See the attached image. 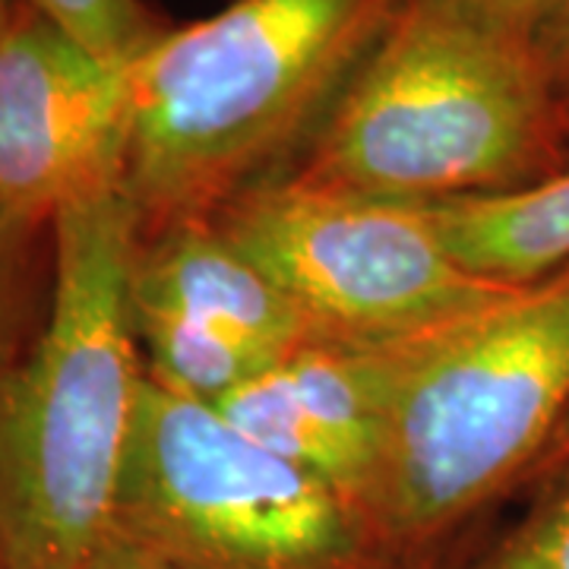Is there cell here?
<instances>
[{
    "label": "cell",
    "mask_w": 569,
    "mask_h": 569,
    "mask_svg": "<svg viewBox=\"0 0 569 569\" xmlns=\"http://www.w3.org/2000/svg\"><path fill=\"white\" fill-rule=\"evenodd\" d=\"M0 569H10V563L3 560V553H0Z\"/></svg>",
    "instance_id": "obj_22"
},
{
    "label": "cell",
    "mask_w": 569,
    "mask_h": 569,
    "mask_svg": "<svg viewBox=\"0 0 569 569\" xmlns=\"http://www.w3.org/2000/svg\"><path fill=\"white\" fill-rule=\"evenodd\" d=\"M459 541H462V538H459ZM459 541L449 545V548L437 550V553H427L421 560H415L408 569H459L462 567V560L468 557V550L459 548Z\"/></svg>",
    "instance_id": "obj_19"
},
{
    "label": "cell",
    "mask_w": 569,
    "mask_h": 569,
    "mask_svg": "<svg viewBox=\"0 0 569 569\" xmlns=\"http://www.w3.org/2000/svg\"><path fill=\"white\" fill-rule=\"evenodd\" d=\"M459 569H569V471L538 490L529 512Z\"/></svg>",
    "instance_id": "obj_14"
},
{
    "label": "cell",
    "mask_w": 569,
    "mask_h": 569,
    "mask_svg": "<svg viewBox=\"0 0 569 569\" xmlns=\"http://www.w3.org/2000/svg\"><path fill=\"white\" fill-rule=\"evenodd\" d=\"M77 569H178L171 567L168 560L156 557L152 550L140 548L133 541H127L121 535L111 531V538L104 541L102 548L96 550L86 563H80Z\"/></svg>",
    "instance_id": "obj_16"
},
{
    "label": "cell",
    "mask_w": 569,
    "mask_h": 569,
    "mask_svg": "<svg viewBox=\"0 0 569 569\" xmlns=\"http://www.w3.org/2000/svg\"><path fill=\"white\" fill-rule=\"evenodd\" d=\"M54 272L51 224L0 206V370L17 365L48 317Z\"/></svg>",
    "instance_id": "obj_12"
},
{
    "label": "cell",
    "mask_w": 569,
    "mask_h": 569,
    "mask_svg": "<svg viewBox=\"0 0 569 569\" xmlns=\"http://www.w3.org/2000/svg\"><path fill=\"white\" fill-rule=\"evenodd\" d=\"M123 159L127 63L22 0L0 39V206L54 224L70 203L121 190Z\"/></svg>",
    "instance_id": "obj_7"
},
{
    "label": "cell",
    "mask_w": 569,
    "mask_h": 569,
    "mask_svg": "<svg viewBox=\"0 0 569 569\" xmlns=\"http://www.w3.org/2000/svg\"><path fill=\"white\" fill-rule=\"evenodd\" d=\"M471 10L485 13L488 20L507 26L512 32H522L535 39V29L545 17L550 0H462Z\"/></svg>",
    "instance_id": "obj_17"
},
{
    "label": "cell",
    "mask_w": 569,
    "mask_h": 569,
    "mask_svg": "<svg viewBox=\"0 0 569 569\" xmlns=\"http://www.w3.org/2000/svg\"><path fill=\"white\" fill-rule=\"evenodd\" d=\"M130 313L146 373L183 399L219 406L224 396L272 367L257 351L209 326L133 305Z\"/></svg>",
    "instance_id": "obj_11"
},
{
    "label": "cell",
    "mask_w": 569,
    "mask_h": 569,
    "mask_svg": "<svg viewBox=\"0 0 569 569\" xmlns=\"http://www.w3.org/2000/svg\"><path fill=\"white\" fill-rule=\"evenodd\" d=\"M212 222L295 301L317 339L402 346L516 288L471 276L427 203L279 178L247 190Z\"/></svg>",
    "instance_id": "obj_6"
},
{
    "label": "cell",
    "mask_w": 569,
    "mask_h": 569,
    "mask_svg": "<svg viewBox=\"0 0 569 569\" xmlns=\"http://www.w3.org/2000/svg\"><path fill=\"white\" fill-rule=\"evenodd\" d=\"M560 118H563V133L569 140V86L560 92Z\"/></svg>",
    "instance_id": "obj_21"
},
{
    "label": "cell",
    "mask_w": 569,
    "mask_h": 569,
    "mask_svg": "<svg viewBox=\"0 0 569 569\" xmlns=\"http://www.w3.org/2000/svg\"><path fill=\"white\" fill-rule=\"evenodd\" d=\"M569 411V263L402 348L367 516L399 563L526 488Z\"/></svg>",
    "instance_id": "obj_4"
},
{
    "label": "cell",
    "mask_w": 569,
    "mask_h": 569,
    "mask_svg": "<svg viewBox=\"0 0 569 569\" xmlns=\"http://www.w3.org/2000/svg\"><path fill=\"white\" fill-rule=\"evenodd\" d=\"M130 305L224 332L266 365H279L317 339L295 301L212 219L137 231Z\"/></svg>",
    "instance_id": "obj_9"
},
{
    "label": "cell",
    "mask_w": 569,
    "mask_h": 569,
    "mask_svg": "<svg viewBox=\"0 0 569 569\" xmlns=\"http://www.w3.org/2000/svg\"><path fill=\"white\" fill-rule=\"evenodd\" d=\"M402 0H231L127 63L137 231L216 219L288 178Z\"/></svg>",
    "instance_id": "obj_1"
},
{
    "label": "cell",
    "mask_w": 569,
    "mask_h": 569,
    "mask_svg": "<svg viewBox=\"0 0 569 569\" xmlns=\"http://www.w3.org/2000/svg\"><path fill=\"white\" fill-rule=\"evenodd\" d=\"M51 234L44 326L0 370V553L10 569H77L111 538L146 377L130 313L137 216L123 190L70 203Z\"/></svg>",
    "instance_id": "obj_3"
},
{
    "label": "cell",
    "mask_w": 569,
    "mask_h": 569,
    "mask_svg": "<svg viewBox=\"0 0 569 569\" xmlns=\"http://www.w3.org/2000/svg\"><path fill=\"white\" fill-rule=\"evenodd\" d=\"M67 29L92 54L130 63L168 29L146 0H26Z\"/></svg>",
    "instance_id": "obj_13"
},
{
    "label": "cell",
    "mask_w": 569,
    "mask_h": 569,
    "mask_svg": "<svg viewBox=\"0 0 569 569\" xmlns=\"http://www.w3.org/2000/svg\"><path fill=\"white\" fill-rule=\"evenodd\" d=\"M427 209L449 253L471 276L529 284L569 263V164L538 187Z\"/></svg>",
    "instance_id": "obj_10"
},
{
    "label": "cell",
    "mask_w": 569,
    "mask_h": 569,
    "mask_svg": "<svg viewBox=\"0 0 569 569\" xmlns=\"http://www.w3.org/2000/svg\"><path fill=\"white\" fill-rule=\"evenodd\" d=\"M569 164L535 39L462 0H402L288 178L399 203L500 197Z\"/></svg>",
    "instance_id": "obj_2"
},
{
    "label": "cell",
    "mask_w": 569,
    "mask_h": 569,
    "mask_svg": "<svg viewBox=\"0 0 569 569\" xmlns=\"http://www.w3.org/2000/svg\"><path fill=\"white\" fill-rule=\"evenodd\" d=\"M567 471H569V411L563 415L560 427L553 430L548 449L541 452V459H538L535 468H531L526 488H538V490L548 488L550 481H557V478H560V475H567Z\"/></svg>",
    "instance_id": "obj_18"
},
{
    "label": "cell",
    "mask_w": 569,
    "mask_h": 569,
    "mask_svg": "<svg viewBox=\"0 0 569 569\" xmlns=\"http://www.w3.org/2000/svg\"><path fill=\"white\" fill-rule=\"evenodd\" d=\"M114 535L178 569H408L346 490L142 377Z\"/></svg>",
    "instance_id": "obj_5"
},
{
    "label": "cell",
    "mask_w": 569,
    "mask_h": 569,
    "mask_svg": "<svg viewBox=\"0 0 569 569\" xmlns=\"http://www.w3.org/2000/svg\"><path fill=\"white\" fill-rule=\"evenodd\" d=\"M20 3L22 0H0V39L7 36V29H10V22L17 17Z\"/></svg>",
    "instance_id": "obj_20"
},
{
    "label": "cell",
    "mask_w": 569,
    "mask_h": 569,
    "mask_svg": "<svg viewBox=\"0 0 569 569\" xmlns=\"http://www.w3.org/2000/svg\"><path fill=\"white\" fill-rule=\"evenodd\" d=\"M535 48L548 67L550 80L563 92L569 86V0H550L535 29Z\"/></svg>",
    "instance_id": "obj_15"
},
{
    "label": "cell",
    "mask_w": 569,
    "mask_h": 569,
    "mask_svg": "<svg viewBox=\"0 0 569 569\" xmlns=\"http://www.w3.org/2000/svg\"><path fill=\"white\" fill-rule=\"evenodd\" d=\"M406 346L313 339L212 408L250 440L346 490L367 512Z\"/></svg>",
    "instance_id": "obj_8"
}]
</instances>
